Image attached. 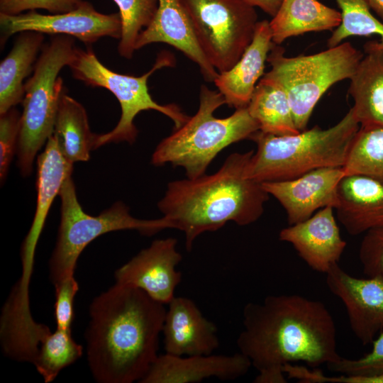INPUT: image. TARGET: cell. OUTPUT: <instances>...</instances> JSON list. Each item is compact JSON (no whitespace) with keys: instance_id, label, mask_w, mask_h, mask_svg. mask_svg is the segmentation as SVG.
Wrapping results in <instances>:
<instances>
[{"instance_id":"obj_7","label":"cell","mask_w":383,"mask_h":383,"mask_svg":"<svg viewBox=\"0 0 383 383\" xmlns=\"http://www.w3.org/2000/svg\"><path fill=\"white\" fill-rule=\"evenodd\" d=\"M72 37L55 35L42 48L32 76L24 84L23 111L17 148V166L23 177L29 176L35 158L54 131L61 94L60 70L75 54Z\"/></svg>"},{"instance_id":"obj_17","label":"cell","mask_w":383,"mask_h":383,"mask_svg":"<svg viewBox=\"0 0 383 383\" xmlns=\"http://www.w3.org/2000/svg\"><path fill=\"white\" fill-rule=\"evenodd\" d=\"M252 367L250 359L238 352L233 355H158L140 383H194L216 377L234 380Z\"/></svg>"},{"instance_id":"obj_22","label":"cell","mask_w":383,"mask_h":383,"mask_svg":"<svg viewBox=\"0 0 383 383\" xmlns=\"http://www.w3.org/2000/svg\"><path fill=\"white\" fill-rule=\"evenodd\" d=\"M365 54L350 79L348 92L360 128H383V48L367 42Z\"/></svg>"},{"instance_id":"obj_26","label":"cell","mask_w":383,"mask_h":383,"mask_svg":"<svg viewBox=\"0 0 383 383\" xmlns=\"http://www.w3.org/2000/svg\"><path fill=\"white\" fill-rule=\"evenodd\" d=\"M260 131L276 135L298 133L288 96L277 82L262 76L247 106Z\"/></svg>"},{"instance_id":"obj_19","label":"cell","mask_w":383,"mask_h":383,"mask_svg":"<svg viewBox=\"0 0 383 383\" xmlns=\"http://www.w3.org/2000/svg\"><path fill=\"white\" fill-rule=\"evenodd\" d=\"M167 305L162 329L165 353L209 355L219 347L216 325L192 299L174 296Z\"/></svg>"},{"instance_id":"obj_10","label":"cell","mask_w":383,"mask_h":383,"mask_svg":"<svg viewBox=\"0 0 383 383\" xmlns=\"http://www.w3.org/2000/svg\"><path fill=\"white\" fill-rule=\"evenodd\" d=\"M198 43L218 72L230 70L250 44L259 21L242 0H185Z\"/></svg>"},{"instance_id":"obj_27","label":"cell","mask_w":383,"mask_h":383,"mask_svg":"<svg viewBox=\"0 0 383 383\" xmlns=\"http://www.w3.org/2000/svg\"><path fill=\"white\" fill-rule=\"evenodd\" d=\"M82 353L83 348L73 339L72 330L56 328L40 340L32 364L44 382L50 383L62 369L80 358Z\"/></svg>"},{"instance_id":"obj_30","label":"cell","mask_w":383,"mask_h":383,"mask_svg":"<svg viewBox=\"0 0 383 383\" xmlns=\"http://www.w3.org/2000/svg\"><path fill=\"white\" fill-rule=\"evenodd\" d=\"M119 9L121 35L118 46L119 55L128 60L135 51L140 33L152 21L159 0H113Z\"/></svg>"},{"instance_id":"obj_3","label":"cell","mask_w":383,"mask_h":383,"mask_svg":"<svg viewBox=\"0 0 383 383\" xmlns=\"http://www.w3.org/2000/svg\"><path fill=\"white\" fill-rule=\"evenodd\" d=\"M253 153H232L213 174L168 184L157 206L173 228L184 233L188 251L201 233L216 231L228 221L247 226L261 217L270 195L248 175Z\"/></svg>"},{"instance_id":"obj_15","label":"cell","mask_w":383,"mask_h":383,"mask_svg":"<svg viewBox=\"0 0 383 383\" xmlns=\"http://www.w3.org/2000/svg\"><path fill=\"white\" fill-rule=\"evenodd\" d=\"M72 168L73 164L65 158L52 133L37 159L36 209L31 227L22 245V274L15 286L22 294L28 293L35 248L50 206L56 196L59 195L65 181L72 176Z\"/></svg>"},{"instance_id":"obj_38","label":"cell","mask_w":383,"mask_h":383,"mask_svg":"<svg viewBox=\"0 0 383 383\" xmlns=\"http://www.w3.org/2000/svg\"><path fill=\"white\" fill-rule=\"evenodd\" d=\"M369 6L383 22V0H367Z\"/></svg>"},{"instance_id":"obj_8","label":"cell","mask_w":383,"mask_h":383,"mask_svg":"<svg viewBox=\"0 0 383 383\" xmlns=\"http://www.w3.org/2000/svg\"><path fill=\"white\" fill-rule=\"evenodd\" d=\"M174 62L171 53L162 52L148 72L136 77L109 69L99 61L90 46L85 50L76 48L74 56L68 65L73 77L88 86L108 89L116 96L121 109V118L111 131L94 135L93 150L111 143L133 144L138 133L134 119L143 111L155 110L165 114L173 121L174 130L188 121L189 116L177 105H161L153 100L148 91V78L161 68L173 66Z\"/></svg>"},{"instance_id":"obj_5","label":"cell","mask_w":383,"mask_h":383,"mask_svg":"<svg viewBox=\"0 0 383 383\" xmlns=\"http://www.w3.org/2000/svg\"><path fill=\"white\" fill-rule=\"evenodd\" d=\"M223 104L225 99L218 90L201 85L197 112L160 141L152 153V164L182 167L187 178H196L205 174L211 161L224 148L250 139L260 131L247 107L235 109L226 118H216L215 111Z\"/></svg>"},{"instance_id":"obj_9","label":"cell","mask_w":383,"mask_h":383,"mask_svg":"<svg viewBox=\"0 0 383 383\" xmlns=\"http://www.w3.org/2000/svg\"><path fill=\"white\" fill-rule=\"evenodd\" d=\"M61 216L55 246L49 260V278L53 285L74 276L78 258L92 240L100 235L121 230H136L152 235L165 228H173L165 216L145 220L132 216L123 202L114 203L97 216L84 212L77 196L72 176L63 183L59 193Z\"/></svg>"},{"instance_id":"obj_35","label":"cell","mask_w":383,"mask_h":383,"mask_svg":"<svg viewBox=\"0 0 383 383\" xmlns=\"http://www.w3.org/2000/svg\"><path fill=\"white\" fill-rule=\"evenodd\" d=\"M83 0H0V13L18 15L25 11L45 9L50 13H60L77 8Z\"/></svg>"},{"instance_id":"obj_14","label":"cell","mask_w":383,"mask_h":383,"mask_svg":"<svg viewBox=\"0 0 383 383\" xmlns=\"http://www.w3.org/2000/svg\"><path fill=\"white\" fill-rule=\"evenodd\" d=\"M345 176L343 167H326L298 177L263 182L265 190L274 197L287 213L289 225L305 221L317 211L338 205V184Z\"/></svg>"},{"instance_id":"obj_12","label":"cell","mask_w":383,"mask_h":383,"mask_svg":"<svg viewBox=\"0 0 383 383\" xmlns=\"http://www.w3.org/2000/svg\"><path fill=\"white\" fill-rule=\"evenodd\" d=\"M326 274L328 289L345 306L354 335L363 345L372 343L383 331V277H356L338 263Z\"/></svg>"},{"instance_id":"obj_33","label":"cell","mask_w":383,"mask_h":383,"mask_svg":"<svg viewBox=\"0 0 383 383\" xmlns=\"http://www.w3.org/2000/svg\"><path fill=\"white\" fill-rule=\"evenodd\" d=\"M364 234L359 250L362 272L367 277H383V227Z\"/></svg>"},{"instance_id":"obj_2","label":"cell","mask_w":383,"mask_h":383,"mask_svg":"<svg viewBox=\"0 0 383 383\" xmlns=\"http://www.w3.org/2000/svg\"><path fill=\"white\" fill-rule=\"evenodd\" d=\"M165 305L140 289L116 283L94 299L85 338L97 382L141 381L158 357Z\"/></svg>"},{"instance_id":"obj_28","label":"cell","mask_w":383,"mask_h":383,"mask_svg":"<svg viewBox=\"0 0 383 383\" xmlns=\"http://www.w3.org/2000/svg\"><path fill=\"white\" fill-rule=\"evenodd\" d=\"M345 175H362L383 184V128H360L343 167Z\"/></svg>"},{"instance_id":"obj_36","label":"cell","mask_w":383,"mask_h":383,"mask_svg":"<svg viewBox=\"0 0 383 383\" xmlns=\"http://www.w3.org/2000/svg\"><path fill=\"white\" fill-rule=\"evenodd\" d=\"M323 383H383V374L376 376H350L340 374L328 377L324 374L321 377Z\"/></svg>"},{"instance_id":"obj_6","label":"cell","mask_w":383,"mask_h":383,"mask_svg":"<svg viewBox=\"0 0 383 383\" xmlns=\"http://www.w3.org/2000/svg\"><path fill=\"white\" fill-rule=\"evenodd\" d=\"M363 55L349 42L315 54L296 57H287L284 49L275 44L267 60L271 69L263 77L284 89L295 126L299 131H303L322 96L337 82L350 79Z\"/></svg>"},{"instance_id":"obj_18","label":"cell","mask_w":383,"mask_h":383,"mask_svg":"<svg viewBox=\"0 0 383 383\" xmlns=\"http://www.w3.org/2000/svg\"><path fill=\"white\" fill-rule=\"evenodd\" d=\"M155 43L174 47L196 63L204 79L213 82L218 72L211 65L196 39L185 0H159L151 23L139 35L135 50Z\"/></svg>"},{"instance_id":"obj_23","label":"cell","mask_w":383,"mask_h":383,"mask_svg":"<svg viewBox=\"0 0 383 383\" xmlns=\"http://www.w3.org/2000/svg\"><path fill=\"white\" fill-rule=\"evenodd\" d=\"M341 22V13L317 0H282L270 21L272 41L280 45L291 37L309 32L332 30Z\"/></svg>"},{"instance_id":"obj_37","label":"cell","mask_w":383,"mask_h":383,"mask_svg":"<svg viewBox=\"0 0 383 383\" xmlns=\"http://www.w3.org/2000/svg\"><path fill=\"white\" fill-rule=\"evenodd\" d=\"M245 3L258 7L269 16L273 17L277 12L282 0H242Z\"/></svg>"},{"instance_id":"obj_13","label":"cell","mask_w":383,"mask_h":383,"mask_svg":"<svg viewBox=\"0 0 383 383\" xmlns=\"http://www.w3.org/2000/svg\"><path fill=\"white\" fill-rule=\"evenodd\" d=\"M174 238L158 239L140 251L115 272L116 283L145 292L155 301L167 304L182 280L176 267L182 260Z\"/></svg>"},{"instance_id":"obj_29","label":"cell","mask_w":383,"mask_h":383,"mask_svg":"<svg viewBox=\"0 0 383 383\" xmlns=\"http://www.w3.org/2000/svg\"><path fill=\"white\" fill-rule=\"evenodd\" d=\"M341 10L340 24L327 41L328 48L341 43L353 36L380 37L378 44L383 48V22L370 12L367 0H335Z\"/></svg>"},{"instance_id":"obj_11","label":"cell","mask_w":383,"mask_h":383,"mask_svg":"<svg viewBox=\"0 0 383 383\" xmlns=\"http://www.w3.org/2000/svg\"><path fill=\"white\" fill-rule=\"evenodd\" d=\"M121 27L119 12L102 13L89 1H82L77 8L65 13L45 15L29 11L13 16L0 13V42L2 47L11 35L31 30L74 37L89 46L106 36L120 39Z\"/></svg>"},{"instance_id":"obj_20","label":"cell","mask_w":383,"mask_h":383,"mask_svg":"<svg viewBox=\"0 0 383 383\" xmlns=\"http://www.w3.org/2000/svg\"><path fill=\"white\" fill-rule=\"evenodd\" d=\"M274 45L270 21H258L252 40L241 57L228 71L218 72L213 81L226 104L235 109L247 107Z\"/></svg>"},{"instance_id":"obj_34","label":"cell","mask_w":383,"mask_h":383,"mask_svg":"<svg viewBox=\"0 0 383 383\" xmlns=\"http://www.w3.org/2000/svg\"><path fill=\"white\" fill-rule=\"evenodd\" d=\"M55 302L54 313L57 328L72 330L74 319L73 304L79 290V284L74 276L67 277L54 285Z\"/></svg>"},{"instance_id":"obj_25","label":"cell","mask_w":383,"mask_h":383,"mask_svg":"<svg viewBox=\"0 0 383 383\" xmlns=\"http://www.w3.org/2000/svg\"><path fill=\"white\" fill-rule=\"evenodd\" d=\"M53 134L69 162L89 160L95 134L90 130L84 107L65 90L60 99Z\"/></svg>"},{"instance_id":"obj_31","label":"cell","mask_w":383,"mask_h":383,"mask_svg":"<svg viewBox=\"0 0 383 383\" xmlns=\"http://www.w3.org/2000/svg\"><path fill=\"white\" fill-rule=\"evenodd\" d=\"M370 353L360 358L351 360L341 357L326 365L333 372L350 376H376L383 374V331L372 342Z\"/></svg>"},{"instance_id":"obj_16","label":"cell","mask_w":383,"mask_h":383,"mask_svg":"<svg viewBox=\"0 0 383 383\" xmlns=\"http://www.w3.org/2000/svg\"><path fill=\"white\" fill-rule=\"evenodd\" d=\"M279 238L292 245L307 265L326 273L339 262L347 243L342 238L334 216V208L317 211L308 219L281 230Z\"/></svg>"},{"instance_id":"obj_4","label":"cell","mask_w":383,"mask_h":383,"mask_svg":"<svg viewBox=\"0 0 383 383\" xmlns=\"http://www.w3.org/2000/svg\"><path fill=\"white\" fill-rule=\"evenodd\" d=\"M360 127L351 108L335 125L326 129L315 126L287 135L258 131L250 138L257 150L248 175L262 184L292 179L321 167H343Z\"/></svg>"},{"instance_id":"obj_1","label":"cell","mask_w":383,"mask_h":383,"mask_svg":"<svg viewBox=\"0 0 383 383\" xmlns=\"http://www.w3.org/2000/svg\"><path fill=\"white\" fill-rule=\"evenodd\" d=\"M243 327L236 345L258 372L255 383L287 382V364L302 362L317 368L342 357L334 319L318 300L280 294L249 302L243 310Z\"/></svg>"},{"instance_id":"obj_21","label":"cell","mask_w":383,"mask_h":383,"mask_svg":"<svg viewBox=\"0 0 383 383\" xmlns=\"http://www.w3.org/2000/svg\"><path fill=\"white\" fill-rule=\"evenodd\" d=\"M338 220L358 235L383 227V184L362 175H345L338 184Z\"/></svg>"},{"instance_id":"obj_24","label":"cell","mask_w":383,"mask_h":383,"mask_svg":"<svg viewBox=\"0 0 383 383\" xmlns=\"http://www.w3.org/2000/svg\"><path fill=\"white\" fill-rule=\"evenodd\" d=\"M44 33H19L12 49L0 64V114L23 101V81L33 71L38 54L43 46Z\"/></svg>"},{"instance_id":"obj_32","label":"cell","mask_w":383,"mask_h":383,"mask_svg":"<svg viewBox=\"0 0 383 383\" xmlns=\"http://www.w3.org/2000/svg\"><path fill=\"white\" fill-rule=\"evenodd\" d=\"M0 115V179L2 185L17 152L21 113L13 107Z\"/></svg>"}]
</instances>
